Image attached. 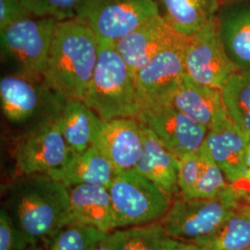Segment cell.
Wrapping results in <instances>:
<instances>
[{
  "label": "cell",
  "mask_w": 250,
  "mask_h": 250,
  "mask_svg": "<svg viewBox=\"0 0 250 250\" xmlns=\"http://www.w3.org/2000/svg\"><path fill=\"white\" fill-rule=\"evenodd\" d=\"M83 101L103 121L135 118L139 112L135 73L114 43H99L96 68Z\"/></svg>",
  "instance_id": "3957f363"
},
{
  "label": "cell",
  "mask_w": 250,
  "mask_h": 250,
  "mask_svg": "<svg viewBox=\"0 0 250 250\" xmlns=\"http://www.w3.org/2000/svg\"><path fill=\"white\" fill-rule=\"evenodd\" d=\"M221 91L228 118L250 139V70L233 73Z\"/></svg>",
  "instance_id": "cb8c5ba5"
},
{
  "label": "cell",
  "mask_w": 250,
  "mask_h": 250,
  "mask_svg": "<svg viewBox=\"0 0 250 250\" xmlns=\"http://www.w3.org/2000/svg\"><path fill=\"white\" fill-rule=\"evenodd\" d=\"M246 191L231 184L214 197L179 196L172 199L161 222L170 236L179 241L206 245L241 204Z\"/></svg>",
  "instance_id": "277c9868"
},
{
  "label": "cell",
  "mask_w": 250,
  "mask_h": 250,
  "mask_svg": "<svg viewBox=\"0 0 250 250\" xmlns=\"http://www.w3.org/2000/svg\"><path fill=\"white\" fill-rule=\"evenodd\" d=\"M98 36L79 19L58 21L43 78L65 100H83L97 65Z\"/></svg>",
  "instance_id": "7a4b0ae2"
},
{
  "label": "cell",
  "mask_w": 250,
  "mask_h": 250,
  "mask_svg": "<svg viewBox=\"0 0 250 250\" xmlns=\"http://www.w3.org/2000/svg\"><path fill=\"white\" fill-rule=\"evenodd\" d=\"M142 128L143 152L134 170L161 188L172 199L181 196L178 159L164 146L147 126L142 124Z\"/></svg>",
  "instance_id": "ac0fdd59"
},
{
  "label": "cell",
  "mask_w": 250,
  "mask_h": 250,
  "mask_svg": "<svg viewBox=\"0 0 250 250\" xmlns=\"http://www.w3.org/2000/svg\"><path fill=\"white\" fill-rule=\"evenodd\" d=\"M117 171L134 170L142 156V124L135 118L103 121L93 141Z\"/></svg>",
  "instance_id": "4fadbf2b"
},
{
  "label": "cell",
  "mask_w": 250,
  "mask_h": 250,
  "mask_svg": "<svg viewBox=\"0 0 250 250\" xmlns=\"http://www.w3.org/2000/svg\"><path fill=\"white\" fill-rule=\"evenodd\" d=\"M161 17L176 33L190 36L216 18L220 0H157Z\"/></svg>",
  "instance_id": "44dd1931"
},
{
  "label": "cell",
  "mask_w": 250,
  "mask_h": 250,
  "mask_svg": "<svg viewBox=\"0 0 250 250\" xmlns=\"http://www.w3.org/2000/svg\"><path fill=\"white\" fill-rule=\"evenodd\" d=\"M188 36H176L135 73L139 110L170 103V99L186 77Z\"/></svg>",
  "instance_id": "9c48e42d"
},
{
  "label": "cell",
  "mask_w": 250,
  "mask_h": 250,
  "mask_svg": "<svg viewBox=\"0 0 250 250\" xmlns=\"http://www.w3.org/2000/svg\"><path fill=\"white\" fill-rule=\"evenodd\" d=\"M29 16L20 0H0V30Z\"/></svg>",
  "instance_id": "4dcf8cb0"
},
{
  "label": "cell",
  "mask_w": 250,
  "mask_h": 250,
  "mask_svg": "<svg viewBox=\"0 0 250 250\" xmlns=\"http://www.w3.org/2000/svg\"><path fill=\"white\" fill-rule=\"evenodd\" d=\"M71 224H81L109 232L117 229L108 189L103 186L83 185L69 188Z\"/></svg>",
  "instance_id": "ffe728a7"
},
{
  "label": "cell",
  "mask_w": 250,
  "mask_h": 250,
  "mask_svg": "<svg viewBox=\"0 0 250 250\" xmlns=\"http://www.w3.org/2000/svg\"><path fill=\"white\" fill-rule=\"evenodd\" d=\"M57 22L29 16L0 30L2 62L12 73L43 77Z\"/></svg>",
  "instance_id": "5b68a950"
},
{
  "label": "cell",
  "mask_w": 250,
  "mask_h": 250,
  "mask_svg": "<svg viewBox=\"0 0 250 250\" xmlns=\"http://www.w3.org/2000/svg\"><path fill=\"white\" fill-rule=\"evenodd\" d=\"M199 152L191 153L179 160L178 185L181 196L193 197L200 173Z\"/></svg>",
  "instance_id": "f1b7e54d"
},
{
  "label": "cell",
  "mask_w": 250,
  "mask_h": 250,
  "mask_svg": "<svg viewBox=\"0 0 250 250\" xmlns=\"http://www.w3.org/2000/svg\"><path fill=\"white\" fill-rule=\"evenodd\" d=\"M26 243L13 224L8 211L0 208V250H22Z\"/></svg>",
  "instance_id": "f546056e"
},
{
  "label": "cell",
  "mask_w": 250,
  "mask_h": 250,
  "mask_svg": "<svg viewBox=\"0 0 250 250\" xmlns=\"http://www.w3.org/2000/svg\"><path fill=\"white\" fill-rule=\"evenodd\" d=\"M170 104L208 129L228 118L221 89L197 84L187 75L172 95Z\"/></svg>",
  "instance_id": "e0dca14e"
},
{
  "label": "cell",
  "mask_w": 250,
  "mask_h": 250,
  "mask_svg": "<svg viewBox=\"0 0 250 250\" xmlns=\"http://www.w3.org/2000/svg\"><path fill=\"white\" fill-rule=\"evenodd\" d=\"M99 246H100V245H99ZM99 246L98 247V248H97V249H95L94 250H102L101 249H100V247H99Z\"/></svg>",
  "instance_id": "e575fe53"
},
{
  "label": "cell",
  "mask_w": 250,
  "mask_h": 250,
  "mask_svg": "<svg viewBox=\"0 0 250 250\" xmlns=\"http://www.w3.org/2000/svg\"><path fill=\"white\" fill-rule=\"evenodd\" d=\"M107 233L89 225L70 224L55 232L46 247L48 250H94Z\"/></svg>",
  "instance_id": "484cf974"
},
{
  "label": "cell",
  "mask_w": 250,
  "mask_h": 250,
  "mask_svg": "<svg viewBox=\"0 0 250 250\" xmlns=\"http://www.w3.org/2000/svg\"><path fill=\"white\" fill-rule=\"evenodd\" d=\"M224 1H228V0H220V2H224Z\"/></svg>",
  "instance_id": "d590c367"
},
{
  "label": "cell",
  "mask_w": 250,
  "mask_h": 250,
  "mask_svg": "<svg viewBox=\"0 0 250 250\" xmlns=\"http://www.w3.org/2000/svg\"><path fill=\"white\" fill-rule=\"evenodd\" d=\"M204 246L214 250H250V205L238 206L222 229Z\"/></svg>",
  "instance_id": "d4e9b609"
},
{
  "label": "cell",
  "mask_w": 250,
  "mask_h": 250,
  "mask_svg": "<svg viewBox=\"0 0 250 250\" xmlns=\"http://www.w3.org/2000/svg\"><path fill=\"white\" fill-rule=\"evenodd\" d=\"M117 172L111 162L92 145L84 151H72L62 166L49 175L68 189L83 185L108 188Z\"/></svg>",
  "instance_id": "d6986e66"
},
{
  "label": "cell",
  "mask_w": 250,
  "mask_h": 250,
  "mask_svg": "<svg viewBox=\"0 0 250 250\" xmlns=\"http://www.w3.org/2000/svg\"><path fill=\"white\" fill-rule=\"evenodd\" d=\"M117 229L161 222L172 198L135 170L117 172L107 188Z\"/></svg>",
  "instance_id": "8992f818"
},
{
  "label": "cell",
  "mask_w": 250,
  "mask_h": 250,
  "mask_svg": "<svg viewBox=\"0 0 250 250\" xmlns=\"http://www.w3.org/2000/svg\"><path fill=\"white\" fill-rule=\"evenodd\" d=\"M216 23L232 63L238 71L250 70V0L221 2Z\"/></svg>",
  "instance_id": "9a60e30c"
},
{
  "label": "cell",
  "mask_w": 250,
  "mask_h": 250,
  "mask_svg": "<svg viewBox=\"0 0 250 250\" xmlns=\"http://www.w3.org/2000/svg\"><path fill=\"white\" fill-rule=\"evenodd\" d=\"M246 165H247V177H246V183L248 184L249 188H250V143L246 154Z\"/></svg>",
  "instance_id": "d6a6232c"
},
{
  "label": "cell",
  "mask_w": 250,
  "mask_h": 250,
  "mask_svg": "<svg viewBox=\"0 0 250 250\" xmlns=\"http://www.w3.org/2000/svg\"><path fill=\"white\" fill-rule=\"evenodd\" d=\"M1 207L27 245L46 244L71 224L69 189L49 174L19 175L5 189Z\"/></svg>",
  "instance_id": "6da1fadb"
},
{
  "label": "cell",
  "mask_w": 250,
  "mask_h": 250,
  "mask_svg": "<svg viewBox=\"0 0 250 250\" xmlns=\"http://www.w3.org/2000/svg\"><path fill=\"white\" fill-rule=\"evenodd\" d=\"M180 242L157 222L109 232L99 247L102 250H173Z\"/></svg>",
  "instance_id": "603a6c76"
},
{
  "label": "cell",
  "mask_w": 250,
  "mask_h": 250,
  "mask_svg": "<svg viewBox=\"0 0 250 250\" xmlns=\"http://www.w3.org/2000/svg\"><path fill=\"white\" fill-rule=\"evenodd\" d=\"M22 250H48L46 244L44 243H36V244H31L29 246H27L25 249Z\"/></svg>",
  "instance_id": "836d02e7"
},
{
  "label": "cell",
  "mask_w": 250,
  "mask_h": 250,
  "mask_svg": "<svg viewBox=\"0 0 250 250\" xmlns=\"http://www.w3.org/2000/svg\"><path fill=\"white\" fill-rule=\"evenodd\" d=\"M178 35L160 14L119 40L115 45L129 67L136 73Z\"/></svg>",
  "instance_id": "2e32d148"
},
{
  "label": "cell",
  "mask_w": 250,
  "mask_h": 250,
  "mask_svg": "<svg viewBox=\"0 0 250 250\" xmlns=\"http://www.w3.org/2000/svg\"><path fill=\"white\" fill-rule=\"evenodd\" d=\"M158 15L157 0H87L77 19L87 24L99 40L115 44Z\"/></svg>",
  "instance_id": "30bf717a"
},
{
  "label": "cell",
  "mask_w": 250,
  "mask_h": 250,
  "mask_svg": "<svg viewBox=\"0 0 250 250\" xmlns=\"http://www.w3.org/2000/svg\"><path fill=\"white\" fill-rule=\"evenodd\" d=\"M198 152L201 161V168L193 197H214L221 194L231 184L203 148Z\"/></svg>",
  "instance_id": "83f0119b"
},
{
  "label": "cell",
  "mask_w": 250,
  "mask_h": 250,
  "mask_svg": "<svg viewBox=\"0 0 250 250\" xmlns=\"http://www.w3.org/2000/svg\"><path fill=\"white\" fill-rule=\"evenodd\" d=\"M72 150L66 143L58 117L27 125L14 143L13 158L20 175L49 174L61 168Z\"/></svg>",
  "instance_id": "ba28073f"
},
{
  "label": "cell",
  "mask_w": 250,
  "mask_h": 250,
  "mask_svg": "<svg viewBox=\"0 0 250 250\" xmlns=\"http://www.w3.org/2000/svg\"><path fill=\"white\" fill-rule=\"evenodd\" d=\"M250 139L227 118L208 129L202 148L233 186L244 188L247 177L246 154Z\"/></svg>",
  "instance_id": "5bb4252c"
},
{
  "label": "cell",
  "mask_w": 250,
  "mask_h": 250,
  "mask_svg": "<svg viewBox=\"0 0 250 250\" xmlns=\"http://www.w3.org/2000/svg\"><path fill=\"white\" fill-rule=\"evenodd\" d=\"M186 75L197 84L222 89L238 71L224 49L216 18L188 37L185 57Z\"/></svg>",
  "instance_id": "8fae6325"
},
{
  "label": "cell",
  "mask_w": 250,
  "mask_h": 250,
  "mask_svg": "<svg viewBox=\"0 0 250 250\" xmlns=\"http://www.w3.org/2000/svg\"><path fill=\"white\" fill-rule=\"evenodd\" d=\"M65 101L43 77L10 72L0 81L1 108L12 124L30 125L45 118L59 117Z\"/></svg>",
  "instance_id": "52a82bcc"
},
{
  "label": "cell",
  "mask_w": 250,
  "mask_h": 250,
  "mask_svg": "<svg viewBox=\"0 0 250 250\" xmlns=\"http://www.w3.org/2000/svg\"><path fill=\"white\" fill-rule=\"evenodd\" d=\"M173 250H214L210 246L198 245L195 243L180 242L178 246Z\"/></svg>",
  "instance_id": "1f68e13d"
},
{
  "label": "cell",
  "mask_w": 250,
  "mask_h": 250,
  "mask_svg": "<svg viewBox=\"0 0 250 250\" xmlns=\"http://www.w3.org/2000/svg\"><path fill=\"white\" fill-rule=\"evenodd\" d=\"M28 14L57 21L77 19L87 0H20Z\"/></svg>",
  "instance_id": "4316f807"
},
{
  "label": "cell",
  "mask_w": 250,
  "mask_h": 250,
  "mask_svg": "<svg viewBox=\"0 0 250 250\" xmlns=\"http://www.w3.org/2000/svg\"><path fill=\"white\" fill-rule=\"evenodd\" d=\"M136 119L152 130L178 160L199 151L208 132L205 126L198 125L170 103L142 108Z\"/></svg>",
  "instance_id": "7c38bea8"
},
{
  "label": "cell",
  "mask_w": 250,
  "mask_h": 250,
  "mask_svg": "<svg viewBox=\"0 0 250 250\" xmlns=\"http://www.w3.org/2000/svg\"><path fill=\"white\" fill-rule=\"evenodd\" d=\"M102 119L83 100H66L58 117L63 137L73 152L86 150L93 145Z\"/></svg>",
  "instance_id": "7402d4cb"
}]
</instances>
